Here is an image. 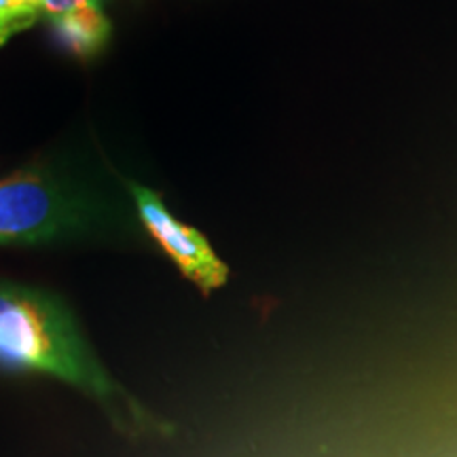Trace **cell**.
I'll return each instance as SVG.
<instances>
[{"mask_svg": "<svg viewBox=\"0 0 457 457\" xmlns=\"http://www.w3.org/2000/svg\"><path fill=\"white\" fill-rule=\"evenodd\" d=\"M0 367L54 377L87 394L128 434H165L168 426L100 362L68 303L51 290L0 279Z\"/></svg>", "mask_w": 457, "mask_h": 457, "instance_id": "1", "label": "cell"}, {"mask_svg": "<svg viewBox=\"0 0 457 457\" xmlns=\"http://www.w3.org/2000/svg\"><path fill=\"white\" fill-rule=\"evenodd\" d=\"M119 210L91 188L34 165L0 179V245H54L112 236Z\"/></svg>", "mask_w": 457, "mask_h": 457, "instance_id": "2", "label": "cell"}, {"mask_svg": "<svg viewBox=\"0 0 457 457\" xmlns=\"http://www.w3.org/2000/svg\"><path fill=\"white\" fill-rule=\"evenodd\" d=\"M128 191L138 210L140 225L162 245L188 282L195 284L202 293H212L227 284L228 267L197 228L176 220L153 188L129 180Z\"/></svg>", "mask_w": 457, "mask_h": 457, "instance_id": "3", "label": "cell"}, {"mask_svg": "<svg viewBox=\"0 0 457 457\" xmlns=\"http://www.w3.org/2000/svg\"><path fill=\"white\" fill-rule=\"evenodd\" d=\"M104 0H41L43 17L62 45L79 57L96 55L111 37Z\"/></svg>", "mask_w": 457, "mask_h": 457, "instance_id": "4", "label": "cell"}]
</instances>
